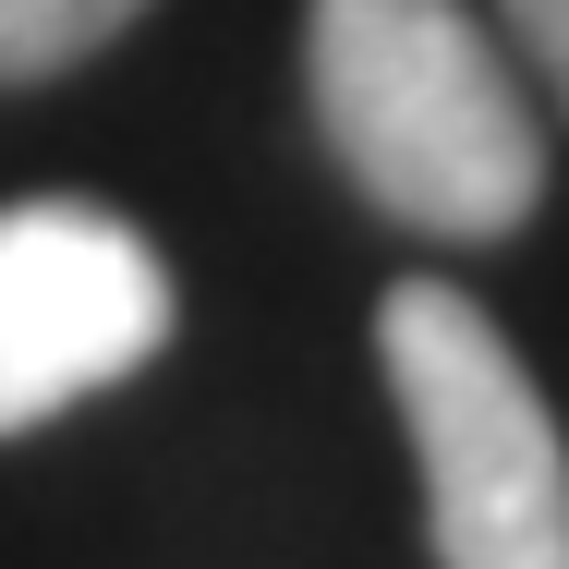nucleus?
Instances as JSON below:
<instances>
[{
  "label": "nucleus",
  "instance_id": "obj_2",
  "mask_svg": "<svg viewBox=\"0 0 569 569\" xmlns=\"http://www.w3.org/2000/svg\"><path fill=\"white\" fill-rule=\"evenodd\" d=\"M376 363L425 460V533L449 569H569V449L497 340V316L449 279H400L376 303Z\"/></svg>",
  "mask_w": 569,
  "mask_h": 569
},
{
  "label": "nucleus",
  "instance_id": "obj_3",
  "mask_svg": "<svg viewBox=\"0 0 569 569\" xmlns=\"http://www.w3.org/2000/svg\"><path fill=\"white\" fill-rule=\"evenodd\" d=\"M170 351V267L98 194L0 207V437L98 400Z\"/></svg>",
  "mask_w": 569,
  "mask_h": 569
},
{
  "label": "nucleus",
  "instance_id": "obj_4",
  "mask_svg": "<svg viewBox=\"0 0 569 569\" xmlns=\"http://www.w3.org/2000/svg\"><path fill=\"white\" fill-rule=\"evenodd\" d=\"M146 0H0V86H49L73 61H98Z\"/></svg>",
  "mask_w": 569,
  "mask_h": 569
},
{
  "label": "nucleus",
  "instance_id": "obj_5",
  "mask_svg": "<svg viewBox=\"0 0 569 569\" xmlns=\"http://www.w3.org/2000/svg\"><path fill=\"white\" fill-rule=\"evenodd\" d=\"M509 12V37H521V61L546 73V98L569 110V0H497Z\"/></svg>",
  "mask_w": 569,
  "mask_h": 569
},
{
  "label": "nucleus",
  "instance_id": "obj_1",
  "mask_svg": "<svg viewBox=\"0 0 569 569\" xmlns=\"http://www.w3.org/2000/svg\"><path fill=\"white\" fill-rule=\"evenodd\" d=\"M303 86L328 121V158L363 207L437 242H497L546 207V133L460 0H316L303 12Z\"/></svg>",
  "mask_w": 569,
  "mask_h": 569
}]
</instances>
